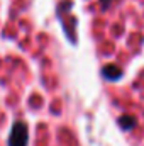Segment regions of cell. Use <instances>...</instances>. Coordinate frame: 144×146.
I'll list each match as a JSON object with an SVG mask.
<instances>
[{
    "instance_id": "1",
    "label": "cell",
    "mask_w": 144,
    "mask_h": 146,
    "mask_svg": "<svg viewBox=\"0 0 144 146\" xmlns=\"http://www.w3.org/2000/svg\"><path fill=\"white\" fill-rule=\"evenodd\" d=\"M29 141V129L24 122H15L12 126L10 136H9V146H27Z\"/></svg>"
},
{
    "instance_id": "3",
    "label": "cell",
    "mask_w": 144,
    "mask_h": 146,
    "mask_svg": "<svg viewBox=\"0 0 144 146\" xmlns=\"http://www.w3.org/2000/svg\"><path fill=\"white\" fill-rule=\"evenodd\" d=\"M119 126L124 129V131H131L136 124H137V121H136V117L134 115H129V114H124V115H120L119 117Z\"/></svg>"
},
{
    "instance_id": "2",
    "label": "cell",
    "mask_w": 144,
    "mask_h": 146,
    "mask_svg": "<svg viewBox=\"0 0 144 146\" xmlns=\"http://www.w3.org/2000/svg\"><path fill=\"white\" fill-rule=\"evenodd\" d=\"M102 76H104L105 80L115 82V80H119V78L122 76V70L117 68L115 65H105V66L102 68Z\"/></svg>"
}]
</instances>
